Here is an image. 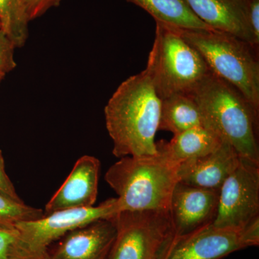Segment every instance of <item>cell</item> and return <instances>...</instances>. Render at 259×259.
<instances>
[{"mask_svg":"<svg viewBox=\"0 0 259 259\" xmlns=\"http://www.w3.org/2000/svg\"><path fill=\"white\" fill-rule=\"evenodd\" d=\"M179 166L158 151L151 156H125L110 167L105 180L117 194L120 212L168 210L180 182Z\"/></svg>","mask_w":259,"mask_h":259,"instance_id":"3957f363","label":"cell"},{"mask_svg":"<svg viewBox=\"0 0 259 259\" xmlns=\"http://www.w3.org/2000/svg\"><path fill=\"white\" fill-rule=\"evenodd\" d=\"M149 13L155 21L173 25L177 28L209 30L197 16L185 0H126ZM214 30V29H213Z\"/></svg>","mask_w":259,"mask_h":259,"instance_id":"e0dca14e","label":"cell"},{"mask_svg":"<svg viewBox=\"0 0 259 259\" xmlns=\"http://www.w3.org/2000/svg\"><path fill=\"white\" fill-rule=\"evenodd\" d=\"M61 0H25L30 21L40 18L49 10L57 8Z\"/></svg>","mask_w":259,"mask_h":259,"instance_id":"44dd1931","label":"cell"},{"mask_svg":"<svg viewBox=\"0 0 259 259\" xmlns=\"http://www.w3.org/2000/svg\"><path fill=\"white\" fill-rule=\"evenodd\" d=\"M247 19L255 47L259 45V0H247Z\"/></svg>","mask_w":259,"mask_h":259,"instance_id":"603a6c76","label":"cell"},{"mask_svg":"<svg viewBox=\"0 0 259 259\" xmlns=\"http://www.w3.org/2000/svg\"><path fill=\"white\" fill-rule=\"evenodd\" d=\"M112 220L116 235L107 259L165 258L175 238L169 211H120Z\"/></svg>","mask_w":259,"mask_h":259,"instance_id":"8992f818","label":"cell"},{"mask_svg":"<svg viewBox=\"0 0 259 259\" xmlns=\"http://www.w3.org/2000/svg\"><path fill=\"white\" fill-rule=\"evenodd\" d=\"M259 217V163L241 157L220 189L213 226L243 228Z\"/></svg>","mask_w":259,"mask_h":259,"instance_id":"9c48e42d","label":"cell"},{"mask_svg":"<svg viewBox=\"0 0 259 259\" xmlns=\"http://www.w3.org/2000/svg\"><path fill=\"white\" fill-rule=\"evenodd\" d=\"M45 216L41 209L35 208L0 193V229L15 231L18 223L35 221Z\"/></svg>","mask_w":259,"mask_h":259,"instance_id":"d6986e66","label":"cell"},{"mask_svg":"<svg viewBox=\"0 0 259 259\" xmlns=\"http://www.w3.org/2000/svg\"><path fill=\"white\" fill-rule=\"evenodd\" d=\"M197 126L205 125L200 109L190 95L177 94L161 100L158 130L177 135Z\"/></svg>","mask_w":259,"mask_h":259,"instance_id":"2e32d148","label":"cell"},{"mask_svg":"<svg viewBox=\"0 0 259 259\" xmlns=\"http://www.w3.org/2000/svg\"><path fill=\"white\" fill-rule=\"evenodd\" d=\"M13 42L0 28V74L7 75L16 68Z\"/></svg>","mask_w":259,"mask_h":259,"instance_id":"ffe728a7","label":"cell"},{"mask_svg":"<svg viewBox=\"0 0 259 259\" xmlns=\"http://www.w3.org/2000/svg\"><path fill=\"white\" fill-rule=\"evenodd\" d=\"M146 68L161 100L177 94L190 95L212 72L176 27L158 21Z\"/></svg>","mask_w":259,"mask_h":259,"instance_id":"5b68a950","label":"cell"},{"mask_svg":"<svg viewBox=\"0 0 259 259\" xmlns=\"http://www.w3.org/2000/svg\"><path fill=\"white\" fill-rule=\"evenodd\" d=\"M176 28L186 41L201 54L213 74L236 88L258 113L257 51L248 42L227 32L213 29Z\"/></svg>","mask_w":259,"mask_h":259,"instance_id":"277c9868","label":"cell"},{"mask_svg":"<svg viewBox=\"0 0 259 259\" xmlns=\"http://www.w3.org/2000/svg\"><path fill=\"white\" fill-rule=\"evenodd\" d=\"M223 140L213 130L205 126L192 127L174 135L171 141L156 144L157 151L177 164L202 157L213 152L223 144Z\"/></svg>","mask_w":259,"mask_h":259,"instance_id":"9a60e30c","label":"cell"},{"mask_svg":"<svg viewBox=\"0 0 259 259\" xmlns=\"http://www.w3.org/2000/svg\"><path fill=\"white\" fill-rule=\"evenodd\" d=\"M100 161L91 156H81L59 190L45 207L44 214L63 209L94 206L98 192Z\"/></svg>","mask_w":259,"mask_h":259,"instance_id":"7c38bea8","label":"cell"},{"mask_svg":"<svg viewBox=\"0 0 259 259\" xmlns=\"http://www.w3.org/2000/svg\"><path fill=\"white\" fill-rule=\"evenodd\" d=\"M5 76H6V75L4 74H0V83H1L2 81H3V80L4 79Z\"/></svg>","mask_w":259,"mask_h":259,"instance_id":"d4e9b609","label":"cell"},{"mask_svg":"<svg viewBox=\"0 0 259 259\" xmlns=\"http://www.w3.org/2000/svg\"><path fill=\"white\" fill-rule=\"evenodd\" d=\"M161 105L146 67L119 85L105 107L106 128L115 157L157 153L155 137L159 127Z\"/></svg>","mask_w":259,"mask_h":259,"instance_id":"6da1fadb","label":"cell"},{"mask_svg":"<svg viewBox=\"0 0 259 259\" xmlns=\"http://www.w3.org/2000/svg\"><path fill=\"white\" fill-rule=\"evenodd\" d=\"M219 194L220 190L177 184L168 209L174 241L212 224L217 214Z\"/></svg>","mask_w":259,"mask_h":259,"instance_id":"30bf717a","label":"cell"},{"mask_svg":"<svg viewBox=\"0 0 259 259\" xmlns=\"http://www.w3.org/2000/svg\"><path fill=\"white\" fill-rule=\"evenodd\" d=\"M0 193L5 194L7 197H9L10 198L14 200L23 202L17 194L13 182H11L5 171L4 158L1 150H0Z\"/></svg>","mask_w":259,"mask_h":259,"instance_id":"cb8c5ba5","label":"cell"},{"mask_svg":"<svg viewBox=\"0 0 259 259\" xmlns=\"http://www.w3.org/2000/svg\"><path fill=\"white\" fill-rule=\"evenodd\" d=\"M0 28H1V22H0Z\"/></svg>","mask_w":259,"mask_h":259,"instance_id":"484cf974","label":"cell"},{"mask_svg":"<svg viewBox=\"0 0 259 259\" xmlns=\"http://www.w3.org/2000/svg\"><path fill=\"white\" fill-rule=\"evenodd\" d=\"M1 29L15 48L26 44L30 23L25 0H0Z\"/></svg>","mask_w":259,"mask_h":259,"instance_id":"ac0fdd59","label":"cell"},{"mask_svg":"<svg viewBox=\"0 0 259 259\" xmlns=\"http://www.w3.org/2000/svg\"><path fill=\"white\" fill-rule=\"evenodd\" d=\"M17 231L0 229V259L15 258Z\"/></svg>","mask_w":259,"mask_h":259,"instance_id":"7402d4cb","label":"cell"},{"mask_svg":"<svg viewBox=\"0 0 259 259\" xmlns=\"http://www.w3.org/2000/svg\"><path fill=\"white\" fill-rule=\"evenodd\" d=\"M190 95L198 105L206 127L241 157L259 163L258 113L236 88L211 72Z\"/></svg>","mask_w":259,"mask_h":259,"instance_id":"7a4b0ae2","label":"cell"},{"mask_svg":"<svg viewBox=\"0 0 259 259\" xmlns=\"http://www.w3.org/2000/svg\"><path fill=\"white\" fill-rule=\"evenodd\" d=\"M258 244L259 217L243 228H219L212 223L175 240L164 259H221Z\"/></svg>","mask_w":259,"mask_h":259,"instance_id":"ba28073f","label":"cell"},{"mask_svg":"<svg viewBox=\"0 0 259 259\" xmlns=\"http://www.w3.org/2000/svg\"><path fill=\"white\" fill-rule=\"evenodd\" d=\"M112 217L68 232L49 247L47 259H107L115 240Z\"/></svg>","mask_w":259,"mask_h":259,"instance_id":"8fae6325","label":"cell"},{"mask_svg":"<svg viewBox=\"0 0 259 259\" xmlns=\"http://www.w3.org/2000/svg\"><path fill=\"white\" fill-rule=\"evenodd\" d=\"M240 158L236 150L224 141L213 152L180 163L179 180L185 185L220 190L238 166Z\"/></svg>","mask_w":259,"mask_h":259,"instance_id":"4fadbf2b","label":"cell"},{"mask_svg":"<svg viewBox=\"0 0 259 259\" xmlns=\"http://www.w3.org/2000/svg\"><path fill=\"white\" fill-rule=\"evenodd\" d=\"M120 212L117 198L104 201L98 206L56 211L35 221H24L15 226L16 259H47L49 247L68 232Z\"/></svg>","mask_w":259,"mask_h":259,"instance_id":"52a82bcc","label":"cell"},{"mask_svg":"<svg viewBox=\"0 0 259 259\" xmlns=\"http://www.w3.org/2000/svg\"><path fill=\"white\" fill-rule=\"evenodd\" d=\"M209 28L231 34L255 47L247 19V0H185Z\"/></svg>","mask_w":259,"mask_h":259,"instance_id":"5bb4252c","label":"cell"}]
</instances>
